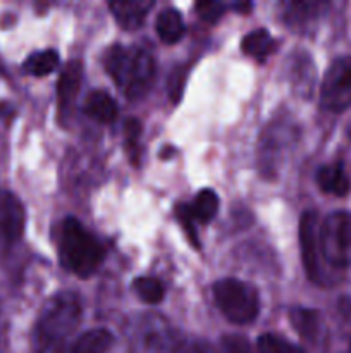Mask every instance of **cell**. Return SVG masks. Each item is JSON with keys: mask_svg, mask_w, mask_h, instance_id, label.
Returning a JSON list of instances; mask_svg holds the SVG:
<instances>
[{"mask_svg": "<svg viewBox=\"0 0 351 353\" xmlns=\"http://www.w3.org/2000/svg\"><path fill=\"white\" fill-rule=\"evenodd\" d=\"M81 300L76 293L62 292L45 305L33 334L36 353H58L81 323Z\"/></svg>", "mask_w": 351, "mask_h": 353, "instance_id": "obj_1", "label": "cell"}, {"mask_svg": "<svg viewBox=\"0 0 351 353\" xmlns=\"http://www.w3.org/2000/svg\"><path fill=\"white\" fill-rule=\"evenodd\" d=\"M105 69L117 88L129 100H138L151 88L155 78L153 57L140 47L112 45L105 54Z\"/></svg>", "mask_w": 351, "mask_h": 353, "instance_id": "obj_2", "label": "cell"}, {"mask_svg": "<svg viewBox=\"0 0 351 353\" xmlns=\"http://www.w3.org/2000/svg\"><path fill=\"white\" fill-rule=\"evenodd\" d=\"M58 255L67 271L88 278L105 259L103 245L74 217H67L58 231Z\"/></svg>", "mask_w": 351, "mask_h": 353, "instance_id": "obj_3", "label": "cell"}, {"mask_svg": "<svg viewBox=\"0 0 351 353\" xmlns=\"http://www.w3.org/2000/svg\"><path fill=\"white\" fill-rule=\"evenodd\" d=\"M213 299L229 323L244 326L257 319L260 312V296L257 290L240 279H220L213 285Z\"/></svg>", "mask_w": 351, "mask_h": 353, "instance_id": "obj_4", "label": "cell"}, {"mask_svg": "<svg viewBox=\"0 0 351 353\" xmlns=\"http://www.w3.org/2000/svg\"><path fill=\"white\" fill-rule=\"evenodd\" d=\"M320 257L336 269L351 265V214L334 212L319 228Z\"/></svg>", "mask_w": 351, "mask_h": 353, "instance_id": "obj_5", "label": "cell"}, {"mask_svg": "<svg viewBox=\"0 0 351 353\" xmlns=\"http://www.w3.org/2000/svg\"><path fill=\"white\" fill-rule=\"evenodd\" d=\"M320 105L330 112L351 107V57H337L327 68L320 85Z\"/></svg>", "mask_w": 351, "mask_h": 353, "instance_id": "obj_6", "label": "cell"}, {"mask_svg": "<svg viewBox=\"0 0 351 353\" xmlns=\"http://www.w3.org/2000/svg\"><path fill=\"white\" fill-rule=\"evenodd\" d=\"M319 217L313 210H306L299 219V247L305 271L313 283H320V247H319Z\"/></svg>", "mask_w": 351, "mask_h": 353, "instance_id": "obj_7", "label": "cell"}, {"mask_svg": "<svg viewBox=\"0 0 351 353\" xmlns=\"http://www.w3.org/2000/svg\"><path fill=\"white\" fill-rule=\"evenodd\" d=\"M26 226V210L12 192H0V247L21 240Z\"/></svg>", "mask_w": 351, "mask_h": 353, "instance_id": "obj_8", "label": "cell"}, {"mask_svg": "<svg viewBox=\"0 0 351 353\" xmlns=\"http://www.w3.org/2000/svg\"><path fill=\"white\" fill-rule=\"evenodd\" d=\"M83 81V64L81 61H71L62 71L57 83V103L58 116L67 119L76 105V99L79 95Z\"/></svg>", "mask_w": 351, "mask_h": 353, "instance_id": "obj_9", "label": "cell"}, {"mask_svg": "<svg viewBox=\"0 0 351 353\" xmlns=\"http://www.w3.org/2000/svg\"><path fill=\"white\" fill-rule=\"evenodd\" d=\"M219 210V196L212 190H202L189 205H178L176 214L188 217L193 224H209Z\"/></svg>", "mask_w": 351, "mask_h": 353, "instance_id": "obj_10", "label": "cell"}, {"mask_svg": "<svg viewBox=\"0 0 351 353\" xmlns=\"http://www.w3.org/2000/svg\"><path fill=\"white\" fill-rule=\"evenodd\" d=\"M109 7L120 26L126 28V30H136L143 24L148 10L153 7V2H148V0H129V2L116 0V2H110Z\"/></svg>", "mask_w": 351, "mask_h": 353, "instance_id": "obj_11", "label": "cell"}, {"mask_svg": "<svg viewBox=\"0 0 351 353\" xmlns=\"http://www.w3.org/2000/svg\"><path fill=\"white\" fill-rule=\"evenodd\" d=\"M83 110H85L86 116L103 124L112 123L117 117L116 100L107 92H102V90H95V92L86 97Z\"/></svg>", "mask_w": 351, "mask_h": 353, "instance_id": "obj_12", "label": "cell"}, {"mask_svg": "<svg viewBox=\"0 0 351 353\" xmlns=\"http://www.w3.org/2000/svg\"><path fill=\"white\" fill-rule=\"evenodd\" d=\"M317 185L322 192L332 193L336 196H344L350 193L351 183L348 174L344 172L343 165H322L317 171Z\"/></svg>", "mask_w": 351, "mask_h": 353, "instance_id": "obj_13", "label": "cell"}, {"mask_svg": "<svg viewBox=\"0 0 351 353\" xmlns=\"http://www.w3.org/2000/svg\"><path fill=\"white\" fill-rule=\"evenodd\" d=\"M155 30H157L158 38L164 43H176V41H179L182 34H184V21H182L181 12L174 9V7L164 9L157 16Z\"/></svg>", "mask_w": 351, "mask_h": 353, "instance_id": "obj_14", "label": "cell"}, {"mask_svg": "<svg viewBox=\"0 0 351 353\" xmlns=\"http://www.w3.org/2000/svg\"><path fill=\"white\" fill-rule=\"evenodd\" d=\"M241 50L250 55V57H253L255 61L264 62L268 57V54L274 50V40H272L270 33L267 30L258 28V30H253L243 38Z\"/></svg>", "mask_w": 351, "mask_h": 353, "instance_id": "obj_15", "label": "cell"}, {"mask_svg": "<svg viewBox=\"0 0 351 353\" xmlns=\"http://www.w3.org/2000/svg\"><path fill=\"white\" fill-rule=\"evenodd\" d=\"M289 321H291L292 327L306 340H315L320 331V316L317 310L292 307L289 310Z\"/></svg>", "mask_w": 351, "mask_h": 353, "instance_id": "obj_16", "label": "cell"}, {"mask_svg": "<svg viewBox=\"0 0 351 353\" xmlns=\"http://www.w3.org/2000/svg\"><path fill=\"white\" fill-rule=\"evenodd\" d=\"M114 336L107 330L86 331L78 338L72 347V353H105L112 347Z\"/></svg>", "mask_w": 351, "mask_h": 353, "instance_id": "obj_17", "label": "cell"}, {"mask_svg": "<svg viewBox=\"0 0 351 353\" xmlns=\"http://www.w3.org/2000/svg\"><path fill=\"white\" fill-rule=\"evenodd\" d=\"M58 52L57 50H41V52H34L31 54L30 57L26 59L24 62L23 69L31 76H36V78H41V76H47L50 72H54L55 69L58 68Z\"/></svg>", "mask_w": 351, "mask_h": 353, "instance_id": "obj_18", "label": "cell"}, {"mask_svg": "<svg viewBox=\"0 0 351 353\" xmlns=\"http://www.w3.org/2000/svg\"><path fill=\"white\" fill-rule=\"evenodd\" d=\"M133 288L136 292V295L147 303H158L164 300V286L155 278H148V276L136 278L133 283Z\"/></svg>", "mask_w": 351, "mask_h": 353, "instance_id": "obj_19", "label": "cell"}, {"mask_svg": "<svg viewBox=\"0 0 351 353\" xmlns=\"http://www.w3.org/2000/svg\"><path fill=\"white\" fill-rule=\"evenodd\" d=\"M257 348L258 353H305L303 348L277 334H262L257 341Z\"/></svg>", "mask_w": 351, "mask_h": 353, "instance_id": "obj_20", "label": "cell"}, {"mask_svg": "<svg viewBox=\"0 0 351 353\" xmlns=\"http://www.w3.org/2000/svg\"><path fill=\"white\" fill-rule=\"evenodd\" d=\"M140 137L141 123L136 117H129L124 123V138H126V150L133 164H140Z\"/></svg>", "mask_w": 351, "mask_h": 353, "instance_id": "obj_21", "label": "cell"}, {"mask_svg": "<svg viewBox=\"0 0 351 353\" xmlns=\"http://www.w3.org/2000/svg\"><path fill=\"white\" fill-rule=\"evenodd\" d=\"M323 3L319 2H291L286 6L288 9V21L292 24H303L306 21H312L317 17L319 10L322 9Z\"/></svg>", "mask_w": 351, "mask_h": 353, "instance_id": "obj_22", "label": "cell"}, {"mask_svg": "<svg viewBox=\"0 0 351 353\" xmlns=\"http://www.w3.org/2000/svg\"><path fill=\"white\" fill-rule=\"evenodd\" d=\"M186 72L184 68H178L171 72L169 76V83H167V90H169V97L174 103H178L181 100L182 92H184V85H186Z\"/></svg>", "mask_w": 351, "mask_h": 353, "instance_id": "obj_23", "label": "cell"}, {"mask_svg": "<svg viewBox=\"0 0 351 353\" xmlns=\"http://www.w3.org/2000/svg\"><path fill=\"white\" fill-rule=\"evenodd\" d=\"M195 7L200 17L203 21H206V23H215V21H219L227 9L226 3L222 2H198Z\"/></svg>", "mask_w": 351, "mask_h": 353, "instance_id": "obj_24", "label": "cell"}, {"mask_svg": "<svg viewBox=\"0 0 351 353\" xmlns=\"http://www.w3.org/2000/svg\"><path fill=\"white\" fill-rule=\"evenodd\" d=\"M222 352L224 353H253L246 338L240 334H227L222 338Z\"/></svg>", "mask_w": 351, "mask_h": 353, "instance_id": "obj_25", "label": "cell"}, {"mask_svg": "<svg viewBox=\"0 0 351 353\" xmlns=\"http://www.w3.org/2000/svg\"><path fill=\"white\" fill-rule=\"evenodd\" d=\"M174 353H217V352L213 350L212 345L206 343V341L191 340V341H181Z\"/></svg>", "mask_w": 351, "mask_h": 353, "instance_id": "obj_26", "label": "cell"}, {"mask_svg": "<svg viewBox=\"0 0 351 353\" xmlns=\"http://www.w3.org/2000/svg\"><path fill=\"white\" fill-rule=\"evenodd\" d=\"M339 310L341 314H343L344 319H346L348 323H351V296L339 300Z\"/></svg>", "mask_w": 351, "mask_h": 353, "instance_id": "obj_27", "label": "cell"}, {"mask_svg": "<svg viewBox=\"0 0 351 353\" xmlns=\"http://www.w3.org/2000/svg\"><path fill=\"white\" fill-rule=\"evenodd\" d=\"M350 353H351V348H350Z\"/></svg>", "mask_w": 351, "mask_h": 353, "instance_id": "obj_28", "label": "cell"}, {"mask_svg": "<svg viewBox=\"0 0 351 353\" xmlns=\"http://www.w3.org/2000/svg\"><path fill=\"white\" fill-rule=\"evenodd\" d=\"M350 134H351V131H350Z\"/></svg>", "mask_w": 351, "mask_h": 353, "instance_id": "obj_29", "label": "cell"}]
</instances>
